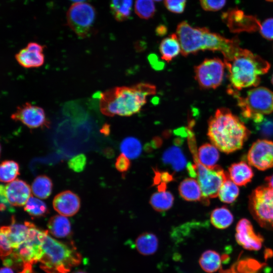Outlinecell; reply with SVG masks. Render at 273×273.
Returning <instances> with one entry per match:
<instances>
[{"instance_id":"1","label":"cell","mask_w":273,"mask_h":273,"mask_svg":"<svg viewBox=\"0 0 273 273\" xmlns=\"http://www.w3.org/2000/svg\"><path fill=\"white\" fill-rule=\"evenodd\" d=\"M176 34L184 56L201 51H218L223 55L224 61H229L240 48L237 37L229 39L206 27H193L186 21L177 25Z\"/></svg>"},{"instance_id":"2","label":"cell","mask_w":273,"mask_h":273,"mask_svg":"<svg viewBox=\"0 0 273 273\" xmlns=\"http://www.w3.org/2000/svg\"><path fill=\"white\" fill-rule=\"evenodd\" d=\"M156 93V86L148 83L115 87L100 94V109L107 116H131L141 110L148 97Z\"/></svg>"},{"instance_id":"3","label":"cell","mask_w":273,"mask_h":273,"mask_svg":"<svg viewBox=\"0 0 273 273\" xmlns=\"http://www.w3.org/2000/svg\"><path fill=\"white\" fill-rule=\"evenodd\" d=\"M250 134L242 121L226 108L217 109L209 120L208 136L212 145L225 153L241 149Z\"/></svg>"},{"instance_id":"4","label":"cell","mask_w":273,"mask_h":273,"mask_svg":"<svg viewBox=\"0 0 273 273\" xmlns=\"http://www.w3.org/2000/svg\"><path fill=\"white\" fill-rule=\"evenodd\" d=\"M224 63L229 71L230 87L238 91L257 86L260 82V76L266 73L270 67L259 56L240 47L230 61Z\"/></svg>"},{"instance_id":"5","label":"cell","mask_w":273,"mask_h":273,"mask_svg":"<svg viewBox=\"0 0 273 273\" xmlns=\"http://www.w3.org/2000/svg\"><path fill=\"white\" fill-rule=\"evenodd\" d=\"M40 267L46 273H69L81 261V255L72 241H58L49 234L44 238Z\"/></svg>"},{"instance_id":"6","label":"cell","mask_w":273,"mask_h":273,"mask_svg":"<svg viewBox=\"0 0 273 273\" xmlns=\"http://www.w3.org/2000/svg\"><path fill=\"white\" fill-rule=\"evenodd\" d=\"M28 226L27 239L8 257L3 259V263L10 267H19L24 265H33L39 261L42 255V244L48 230L36 226L34 223L26 221Z\"/></svg>"},{"instance_id":"7","label":"cell","mask_w":273,"mask_h":273,"mask_svg":"<svg viewBox=\"0 0 273 273\" xmlns=\"http://www.w3.org/2000/svg\"><path fill=\"white\" fill-rule=\"evenodd\" d=\"M228 91L237 99L244 118L253 121L260 115L269 114L273 112V92L266 87L252 88L245 97L240 96L238 90L230 87Z\"/></svg>"},{"instance_id":"8","label":"cell","mask_w":273,"mask_h":273,"mask_svg":"<svg viewBox=\"0 0 273 273\" xmlns=\"http://www.w3.org/2000/svg\"><path fill=\"white\" fill-rule=\"evenodd\" d=\"M193 155L204 202L208 203L209 199L218 196L221 186L229 177V175L218 165H216L211 168L203 166L198 160L197 153L193 152Z\"/></svg>"},{"instance_id":"9","label":"cell","mask_w":273,"mask_h":273,"mask_svg":"<svg viewBox=\"0 0 273 273\" xmlns=\"http://www.w3.org/2000/svg\"><path fill=\"white\" fill-rule=\"evenodd\" d=\"M249 208L262 226L273 228V189L265 186L255 189L249 197Z\"/></svg>"},{"instance_id":"10","label":"cell","mask_w":273,"mask_h":273,"mask_svg":"<svg viewBox=\"0 0 273 273\" xmlns=\"http://www.w3.org/2000/svg\"><path fill=\"white\" fill-rule=\"evenodd\" d=\"M96 16V10L90 4L75 3L67 13V24L79 37L84 38L90 34Z\"/></svg>"},{"instance_id":"11","label":"cell","mask_w":273,"mask_h":273,"mask_svg":"<svg viewBox=\"0 0 273 273\" xmlns=\"http://www.w3.org/2000/svg\"><path fill=\"white\" fill-rule=\"evenodd\" d=\"M225 67L219 58L205 59L194 68L195 79L203 89H215L221 84Z\"/></svg>"},{"instance_id":"12","label":"cell","mask_w":273,"mask_h":273,"mask_svg":"<svg viewBox=\"0 0 273 273\" xmlns=\"http://www.w3.org/2000/svg\"><path fill=\"white\" fill-rule=\"evenodd\" d=\"M11 118L31 129L48 127L50 125L43 109L29 103L18 106Z\"/></svg>"},{"instance_id":"13","label":"cell","mask_w":273,"mask_h":273,"mask_svg":"<svg viewBox=\"0 0 273 273\" xmlns=\"http://www.w3.org/2000/svg\"><path fill=\"white\" fill-rule=\"evenodd\" d=\"M221 18L231 31L252 32L259 30L261 23L256 16L247 15L237 8L223 13Z\"/></svg>"},{"instance_id":"14","label":"cell","mask_w":273,"mask_h":273,"mask_svg":"<svg viewBox=\"0 0 273 273\" xmlns=\"http://www.w3.org/2000/svg\"><path fill=\"white\" fill-rule=\"evenodd\" d=\"M250 164L260 170L273 167V142L258 140L250 148L247 154Z\"/></svg>"},{"instance_id":"15","label":"cell","mask_w":273,"mask_h":273,"mask_svg":"<svg viewBox=\"0 0 273 273\" xmlns=\"http://www.w3.org/2000/svg\"><path fill=\"white\" fill-rule=\"evenodd\" d=\"M237 242L244 248L249 250H258L262 245L263 237L257 234L250 221L243 218L239 221L236 228Z\"/></svg>"},{"instance_id":"16","label":"cell","mask_w":273,"mask_h":273,"mask_svg":"<svg viewBox=\"0 0 273 273\" xmlns=\"http://www.w3.org/2000/svg\"><path fill=\"white\" fill-rule=\"evenodd\" d=\"M44 46L37 42H30L15 55V59L25 68L40 67L44 62Z\"/></svg>"},{"instance_id":"17","label":"cell","mask_w":273,"mask_h":273,"mask_svg":"<svg viewBox=\"0 0 273 273\" xmlns=\"http://www.w3.org/2000/svg\"><path fill=\"white\" fill-rule=\"evenodd\" d=\"M54 209L60 215L72 216L77 213L80 207L79 197L71 191H64L58 194L54 198Z\"/></svg>"},{"instance_id":"18","label":"cell","mask_w":273,"mask_h":273,"mask_svg":"<svg viewBox=\"0 0 273 273\" xmlns=\"http://www.w3.org/2000/svg\"><path fill=\"white\" fill-rule=\"evenodd\" d=\"M5 188L6 196L11 206H24L31 196V188L23 180L15 179L8 184Z\"/></svg>"},{"instance_id":"19","label":"cell","mask_w":273,"mask_h":273,"mask_svg":"<svg viewBox=\"0 0 273 273\" xmlns=\"http://www.w3.org/2000/svg\"><path fill=\"white\" fill-rule=\"evenodd\" d=\"M229 175L235 184L242 186L250 182L254 174L249 165L244 161H240L229 167Z\"/></svg>"},{"instance_id":"20","label":"cell","mask_w":273,"mask_h":273,"mask_svg":"<svg viewBox=\"0 0 273 273\" xmlns=\"http://www.w3.org/2000/svg\"><path fill=\"white\" fill-rule=\"evenodd\" d=\"M48 232L58 238L70 237L72 234L71 225L65 216L56 215L51 217L48 222Z\"/></svg>"},{"instance_id":"21","label":"cell","mask_w":273,"mask_h":273,"mask_svg":"<svg viewBox=\"0 0 273 273\" xmlns=\"http://www.w3.org/2000/svg\"><path fill=\"white\" fill-rule=\"evenodd\" d=\"M178 191L180 196L186 201L204 202L200 186L198 180L193 178L184 179L179 185Z\"/></svg>"},{"instance_id":"22","label":"cell","mask_w":273,"mask_h":273,"mask_svg":"<svg viewBox=\"0 0 273 273\" xmlns=\"http://www.w3.org/2000/svg\"><path fill=\"white\" fill-rule=\"evenodd\" d=\"M135 248L141 254L145 256L154 254L157 250L159 240L153 233L145 232L140 234L135 242Z\"/></svg>"},{"instance_id":"23","label":"cell","mask_w":273,"mask_h":273,"mask_svg":"<svg viewBox=\"0 0 273 273\" xmlns=\"http://www.w3.org/2000/svg\"><path fill=\"white\" fill-rule=\"evenodd\" d=\"M161 58L169 62L181 53V47L176 34H172L163 39L160 44Z\"/></svg>"},{"instance_id":"24","label":"cell","mask_w":273,"mask_h":273,"mask_svg":"<svg viewBox=\"0 0 273 273\" xmlns=\"http://www.w3.org/2000/svg\"><path fill=\"white\" fill-rule=\"evenodd\" d=\"M162 161L165 164H169L176 171L183 170L187 164V161L180 149L172 146L167 149L162 155Z\"/></svg>"},{"instance_id":"25","label":"cell","mask_w":273,"mask_h":273,"mask_svg":"<svg viewBox=\"0 0 273 273\" xmlns=\"http://www.w3.org/2000/svg\"><path fill=\"white\" fill-rule=\"evenodd\" d=\"M219 158L218 149L212 144H204L198 149V160L201 164L206 167L211 168L215 166Z\"/></svg>"},{"instance_id":"26","label":"cell","mask_w":273,"mask_h":273,"mask_svg":"<svg viewBox=\"0 0 273 273\" xmlns=\"http://www.w3.org/2000/svg\"><path fill=\"white\" fill-rule=\"evenodd\" d=\"M201 268L206 272L214 273L219 270L221 265V257L216 251L212 250L205 251L199 260Z\"/></svg>"},{"instance_id":"27","label":"cell","mask_w":273,"mask_h":273,"mask_svg":"<svg viewBox=\"0 0 273 273\" xmlns=\"http://www.w3.org/2000/svg\"><path fill=\"white\" fill-rule=\"evenodd\" d=\"M10 226V239L13 250L17 248L27 238L28 226L26 221L24 224L16 223L14 217Z\"/></svg>"},{"instance_id":"28","label":"cell","mask_w":273,"mask_h":273,"mask_svg":"<svg viewBox=\"0 0 273 273\" xmlns=\"http://www.w3.org/2000/svg\"><path fill=\"white\" fill-rule=\"evenodd\" d=\"M234 216L225 206L214 209L210 214V222L216 228L224 229L231 225Z\"/></svg>"},{"instance_id":"29","label":"cell","mask_w":273,"mask_h":273,"mask_svg":"<svg viewBox=\"0 0 273 273\" xmlns=\"http://www.w3.org/2000/svg\"><path fill=\"white\" fill-rule=\"evenodd\" d=\"M31 189L33 194L36 197L43 199H47L52 192V181L47 175H39L32 182Z\"/></svg>"},{"instance_id":"30","label":"cell","mask_w":273,"mask_h":273,"mask_svg":"<svg viewBox=\"0 0 273 273\" xmlns=\"http://www.w3.org/2000/svg\"><path fill=\"white\" fill-rule=\"evenodd\" d=\"M174 197L172 194L166 191H158L154 193L150 199L152 208L158 212H164L172 206Z\"/></svg>"},{"instance_id":"31","label":"cell","mask_w":273,"mask_h":273,"mask_svg":"<svg viewBox=\"0 0 273 273\" xmlns=\"http://www.w3.org/2000/svg\"><path fill=\"white\" fill-rule=\"evenodd\" d=\"M132 5V0H111L112 14L117 21H125L130 15Z\"/></svg>"},{"instance_id":"32","label":"cell","mask_w":273,"mask_h":273,"mask_svg":"<svg viewBox=\"0 0 273 273\" xmlns=\"http://www.w3.org/2000/svg\"><path fill=\"white\" fill-rule=\"evenodd\" d=\"M239 194V189L229 177H228L221 186L218 196L222 202L232 203L237 198Z\"/></svg>"},{"instance_id":"33","label":"cell","mask_w":273,"mask_h":273,"mask_svg":"<svg viewBox=\"0 0 273 273\" xmlns=\"http://www.w3.org/2000/svg\"><path fill=\"white\" fill-rule=\"evenodd\" d=\"M120 149L122 154L128 158L135 159L138 157L141 153L142 145L138 139L129 136L121 142Z\"/></svg>"},{"instance_id":"34","label":"cell","mask_w":273,"mask_h":273,"mask_svg":"<svg viewBox=\"0 0 273 273\" xmlns=\"http://www.w3.org/2000/svg\"><path fill=\"white\" fill-rule=\"evenodd\" d=\"M19 165L13 160H5L0 163V181L10 183L19 175Z\"/></svg>"},{"instance_id":"35","label":"cell","mask_w":273,"mask_h":273,"mask_svg":"<svg viewBox=\"0 0 273 273\" xmlns=\"http://www.w3.org/2000/svg\"><path fill=\"white\" fill-rule=\"evenodd\" d=\"M24 210L31 216L40 217L49 213L46 204L39 199L30 196L24 205Z\"/></svg>"},{"instance_id":"36","label":"cell","mask_w":273,"mask_h":273,"mask_svg":"<svg viewBox=\"0 0 273 273\" xmlns=\"http://www.w3.org/2000/svg\"><path fill=\"white\" fill-rule=\"evenodd\" d=\"M134 9L136 15L144 19L151 18L156 11L153 0H136Z\"/></svg>"},{"instance_id":"37","label":"cell","mask_w":273,"mask_h":273,"mask_svg":"<svg viewBox=\"0 0 273 273\" xmlns=\"http://www.w3.org/2000/svg\"><path fill=\"white\" fill-rule=\"evenodd\" d=\"M9 233V226H3L0 228V257L2 260L9 256L13 251Z\"/></svg>"},{"instance_id":"38","label":"cell","mask_w":273,"mask_h":273,"mask_svg":"<svg viewBox=\"0 0 273 273\" xmlns=\"http://www.w3.org/2000/svg\"><path fill=\"white\" fill-rule=\"evenodd\" d=\"M86 165V158L83 154H78L71 158L68 162V167L76 172L82 171Z\"/></svg>"},{"instance_id":"39","label":"cell","mask_w":273,"mask_h":273,"mask_svg":"<svg viewBox=\"0 0 273 273\" xmlns=\"http://www.w3.org/2000/svg\"><path fill=\"white\" fill-rule=\"evenodd\" d=\"M255 125L256 130L261 135L268 138L273 136V120L264 118Z\"/></svg>"},{"instance_id":"40","label":"cell","mask_w":273,"mask_h":273,"mask_svg":"<svg viewBox=\"0 0 273 273\" xmlns=\"http://www.w3.org/2000/svg\"><path fill=\"white\" fill-rule=\"evenodd\" d=\"M226 0H200L202 8L207 11H217L221 9Z\"/></svg>"},{"instance_id":"41","label":"cell","mask_w":273,"mask_h":273,"mask_svg":"<svg viewBox=\"0 0 273 273\" xmlns=\"http://www.w3.org/2000/svg\"><path fill=\"white\" fill-rule=\"evenodd\" d=\"M259 31L263 37L268 40H273V18L265 20L260 24Z\"/></svg>"},{"instance_id":"42","label":"cell","mask_w":273,"mask_h":273,"mask_svg":"<svg viewBox=\"0 0 273 273\" xmlns=\"http://www.w3.org/2000/svg\"><path fill=\"white\" fill-rule=\"evenodd\" d=\"M186 0H164V4L169 11L177 14L184 12Z\"/></svg>"},{"instance_id":"43","label":"cell","mask_w":273,"mask_h":273,"mask_svg":"<svg viewBox=\"0 0 273 273\" xmlns=\"http://www.w3.org/2000/svg\"><path fill=\"white\" fill-rule=\"evenodd\" d=\"M115 166L118 171L125 172L130 167V162L129 158L121 153L116 158Z\"/></svg>"},{"instance_id":"44","label":"cell","mask_w":273,"mask_h":273,"mask_svg":"<svg viewBox=\"0 0 273 273\" xmlns=\"http://www.w3.org/2000/svg\"><path fill=\"white\" fill-rule=\"evenodd\" d=\"M154 184L155 185H166V183L173 180L172 174L168 172H160L157 170H154Z\"/></svg>"},{"instance_id":"45","label":"cell","mask_w":273,"mask_h":273,"mask_svg":"<svg viewBox=\"0 0 273 273\" xmlns=\"http://www.w3.org/2000/svg\"><path fill=\"white\" fill-rule=\"evenodd\" d=\"M12 206L9 203L6 193V188L0 185V211L11 210Z\"/></svg>"},{"instance_id":"46","label":"cell","mask_w":273,"mask_h":273,"mask_svg":"<svg viewBox=\"0 0 273 273\" xmlns=\"http://www.w3.org/2000/svg\"><path fill=\"white\" fill-rule=\"evenodd\" d=\"M149 60L152 67L155 69L160 70L163 68L164 64L158 61V59L156 55L154 54L150 55L149 57Z\"/></svg>"},{"instance_id":"47","label":"cell","mask_w":273,"mask_h":273,"mask_svg":"<svg viewBox=\"0 0 273 273\" xmlns=\"http://www.w3.org/2000/svg\"><path fill=\"white\" fill-rule=\"evenodd\" d=\"M0 273H15L12 267L5 266L0 268Z\"/></svg>"},{"instance_id":"48","label":"cell","mask_w":273,"mask_h":273,"mask_svg":"<svg viewBox=\"0 0 273 273\" xmlns=\"http://www.w3.org/2000/svg\"><path fill=\"white\" fill-rule=\"evenodd\" d=\"M265 181L267 182L268 187L273 189V174L267 176L265 178Z\"/></svg>"},{"instance_id":"49","label":"cell","mask_w":273,"mask_h":273,"mask_svg":"<svg viewBox=\"0 0 273 273\" xmlns=\"http://www.w3.org/2000/svg\"><path fill=\"white\" fill-rule=\"evenodd\" d=\"M157 32L158 34H160V35L163 34L165 32H166V29L164 26H161L157 28Z\"/></svg>"},{"instance_id":"50","label":"cell","mask_w":273,"mask_h":273,"mask_svg":"<svg viewBox=\"0 0 273 273\" xmlns=\"http://www.w3.org/2000/svg\"><path fill=\"white\" fill-rule=\"evenodd\" d=\"M72 273H87V272H86L84 271H83L82 270H76V271L73 272Z\"/></svg>"},{"instance_id":"51","label":"cell","mask_w":273,"mask_h":273,"mask_svg":"<svg viewBox=\"0 0 273 273\" xmlns=\"http://www.w3.org/2000/svg\"><path fill=\"white\" fill-rule=\"evenodd\" d=\"M71 1L75 3H80V2H83V1H84L85 0H71Z\"/></svg>"},{"instance_id":"52","label":"cell","mask_w":273,"mask_h":273,"mask_svg":"<svg viewBox=\"0 0 273 273\" xmlns=\"http://www.w3.org/2000/svg\"><path fill=\"white\" fill-rule=\"evenodd\" d=\"M271 81L272 84H273V74H272V77H271Z\"/></svg>"},{"instance_id":"53","label":"cell","mask_w":273,"mask_h":273,"mask_svg":"<svg viewBox=\"0 0 273 273\" xmlns=\"http://www.w3.org/2000/svg\"><path fill=\"white\" fill-rule=\"evenodd\" d=\"M154 1H156V2H160V1H161L162 0H154Z\"/></svg>"},{"instance_id":"54","label":"cell","mask_w":273,"mask_h":273,"mask_svg":"<svg viewBox=\"0 0 273 273\" xmlns=\"http://www.w3.org/2000/svg\"><path fill=\"white\" fill-rule=\"evenodd\" d=\"M1 145H0V155H1Z\"/></svg>"}]
</instances>
